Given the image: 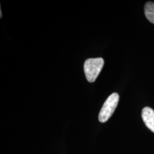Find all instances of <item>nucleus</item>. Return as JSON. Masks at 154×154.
I'll return each instance as SVG.
<instances>
[{
  "label": "nucleus",
  "mask_w": 154,
  "mask_h": 154,
  "mask_svg": "<svg viewBox=\"0 0 154 154\" xmlns=\"http://www.w3.org/2000/svg\"><path fill=\"white\" fill-rule=\"evenodd\" d=\"M104 65V60L102 58H90L85 62L84 72L89 82H94Z\"/></svg>",
  "instance_id": "1"
},
{
  "label": "nucleus",
  "mask_w": 154,
  "mask_h": 154,
  "mask_svg": "<svg viewBox=\"0 0 154 154\" xmlns=\"http://www.w3.org/2000/svg\"><path fill=\"white\" fill-rule=\"evenodd\" d=\"M142 118L146 126L154 132V110L149 107L143 108L142 111Z\"/></svg>",
  "instance_id": "3"
},
{
  "label": "nucleus",
  "mask_w": 154,
  "mask_h": 154,
  "mask_svg": "<svg viewBox=\"0 0 154 154\" xmlns=\"http://www.w3.org/2000/svg\"><path fill=\"white\" fill-rule=\"evenodd\" d=\"M119 99V96L116 93L111 94L107 98L99 112L98 119L100 122L105 123L109 119L116 110Z\"/></svg>",
  "instance_id": "2"
},
{
  "label": "nucleus",
  "mask_w": 154,
  "mask_h": 154,
  "mask_svg": "<svg viewBox=\"0 0 154 154\" xmlns=\"http://www.w3.org/2000/svg\"><path fill=\"white\" fill-rule=\"evenodd\" d=\"M144 13L149 21L154 24V3L147 2L144 6Z\"/></svg>",
  "instance_id": "4"
}]
</instances>
